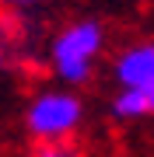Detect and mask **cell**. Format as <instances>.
Here are the masks:
<instances>
[{"label": "cell", "mask_w": 154, "mask_h": 157, "mask_svg": "<svg viewBox=\"0 0 154 157\" xmlns=\"http://www.w3.org/2000/svg\"><path fill=\"white\" fill-rule=\"evenodd\" d=\"M109 112L119 122H133V119L154 115V84L137 87V91H116L112 101H109Z\"/></svg>", "instance_id": "obj_5"}, {"label": "cell", "mask_w": 154, "mask_h": 157, "mask_svg": "<svg viewBox=\"0 0 154 157\" xmlns=\"http://www.w3.org/2000/svg\"><path fill=\"white\" fill-rule=\"evenodd\" d=\"M109 28L102 17H74L53 32L46 42V70L60 80V87H84L95 77L98 56L105 52Z\"/></svg>", "instance_id": "obj_1"}, {"label": "cell", "mask_w": 154, "mask_h": 157, "mask_svg": "<svg viewBox=\"0 0 154 157\" xmlns=\"http://www.w3.org/2000/svg\"><path fill=\"white\" fill-rule=\"evenodd\" d=\"M28 157H88L74 140H53V143H35Z\"/></svg>", "instance_id": "obj_6"}, {"label": "cell", "mask_w": 154, "mask_h": 157, "mask_svg": "<svg viewBox=\"0 0 154 157\" xmlns=\"http://www.w3.org/2000/svg\"><path fill=\"white\" fill-rule=\"evenodd\" d=\"M84 126V98L67 87H49L32 94L25 105V129L35 143L74 140V133Z\"/></svg>", "instance_id": "obj_2"}, {"label": "cell", "mask_w": 154, "mask_h": 157, "mask_svg": "<svg viewBox=\"0 0 154 157\" xmlns=\"http://www.w3.org/2000/svg\"><path fill=\"white\" fill-rule=\"evenodd\" d=\"M112 80L119 91L154 84V39H137L112 56Z\"/></svg>", "instance_id": "obj_4"}, {"label": "cell", "mask_w": 154, "mask_h": 157, "mask_svg": "<svg viewBox=\"0 0 154 157\" xmlns=\"http://www.w3.org/2000/svg\"><path fill=\"white\" fill-rule=\"evenodd\" d=\"M46 67L42 25L28 11H0V73Z\"/></svg>", "instance_id": "obj_3"}, {"label": "cell", "mask_w": 154, "mask_h": 157, "mask_svg": "<svg viewBox=\"0 0 154 157\" xmlns=\"http://www.w3.org/2000/svg\"><path fill=\"white\" fill-rule=\"evenodd\" d=\"M39 4H49V0H0V11H35Z\"/></svg>", "instance_id": "obj_7"}]
</instances>
